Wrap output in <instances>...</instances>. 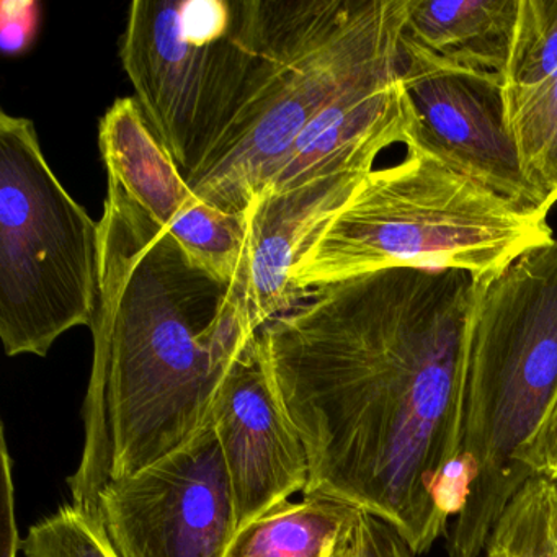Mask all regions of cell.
Listing matches in <instances>:
<instances>
[{"label": "cell", "mask_w": 557, "mask_h": 557, "mask_svg": "<svg viewBox=\"0 0 557 557\" xmlns=\"http://www.w3.org/2000/svg\"><path fill=\"white\" fill-rule=\"evenodd\" d=\"M474 288L462 270H380L309 289L259 331L308 451L305 494L374 515L416 556L449 530L435 495L461 456Z\"/></svg>", "instance_id": "1"}, {"label": "cell", "mask_w": 557, "mask_h": 557, "mask_svg": "<svg viewBox=\"0 0 557 557\" xmlns=\"http://www.w3.org/2000/svg\"><path fill=\"white\" fill-rule=\"evenodd\" d=\"M99 148L109 177L165 227L194 262L231 285L239 280L247 256L246 213H224L190 190L135 97L115 100L107 110Z\"/></svg>", "instance_id": "9"}, {"label": "cell", "mask_w": 557, "mask_h": 557, "mask_svg": "<svg viewBox=\"0 0 557 557\" xmlns=\"http://www.w3.org/2000/svg\"><path fill=\"white\" fill-rule=\"evenodd\" d=\"M524 471L530 475H557V391L524 451Z\"/></svg>", "instance_id": "21"}, {"label": "cell", "mask_w": 557, "mask_h": 557, "mask_svg": "<svg viewBox=\"0 0 557 557\" xmlns=\"http://www.w3.org/2000/svg\"><path fill=\"white\" fill-rule=\"evenodd\" d=\"M92 517L119 557H226L237 518L213 422L178 451L107 485Z\"/></svg>", "instance_id": "8"}, {"label": "cell", "mask_w": 557, "mask_h": 557, "mask_svg": "<svg viewBox=\"0 0 557 557\" xmlns=\"http://www.w3.org/2000/svg\"><path fill=\"white\" fill-rule=\"evenodd\" d=\"M360 508L311 492L237 530L226 557H324L357 524Z\"/></svg>", "instance_id": "14"}, {"label": "cell", "mask_w": 557, "mask_h": 557, "mask_svg": "<svg viewBox=\"0 0 557 557\" xmlns=\"http://www.w3.org/2000/svg\"><path fill=\"white\" fill-rule=\"evenodd\" d=\"M484 557H557V475L534 474L495 524Z\"/></svg>", "instance_id": "16"}, {"label": "cell", "mask_w": 557, "mask_h": 557, "mask_svg": "<svg viewBox=\"0 0 557 557\" xmlns=\"http://www.w3.org/2000/svg\"><path fill=\"white\" fill-rule=\"evenodd\" d=\"M508 128L531 184L557 203V73L531 89L502 90Z\"/></svg>", "instance_id": "15"}, {"label": "cell", "mask_w": 557, "mask_h": 557, "mask_svg": "<svg viewBox=\"0 0 557 557\" xmlns=\"http://www.w3.org/2000/svg\"><path fill=\"white\" fill-rule=\"evenodd\" d=\"M100 224L84 448L67 479L92 515L100 492L187 446L213 422L252 332L233 285L198 265L115 178Z\"/></svg>", "instance_id": "2"}, {"label": "cell", "mask_w": 557, "mask_h": 557, "mask_svg": "<svg viewBox=\"0 0 557 557\" xmlns=\"http://www.w3.org/2000/svg\"><path fill=\"white\" fill-rule=\"evenodd\" d=\"M557 73V0H520L505 89H531Z\"/></svg>", "instance_id": "17"}, {"label": "cell", "mask_w": 557, "mask_h": 557, "mask_svg": "<svg viewBox=\"0 0 557 557\" xmlns=\"http://www.w3.org/2000/svg\"><path fill=\"white\" fill-rule=\"evenodd\" d=\"M120 60L149 128L187 178L246 87V0H135Z\"/></svg>", "instance_id": "7"}, {"label": "cell", "mask_w": 557, "mask_h": 557, "mask_svg": "<svg viewBox=\"0 0 557 557\" xmlns=\"http://www.w3.org/2000/svg\"><path fill=\"white\" fill-rule=\"evenodd\" d=\"M41 5L35 0H4L0 5V47L5 57H18L34 44Z\"/></svg>", "instance_id": "19"}, {"label": "cell", "mask_w": 557, "mask_h": 557, "mask_svg": "<svg viewBox=\"0 0 557 557\" xmlns=\"http://www.w3.org/2000/svg\"><path fill=\"white\" fill-rule=\"evenodd\" d=\"M100 224L51 171L34 122L0 113V338L47 357L99 302Z\"/></svg>", "instance_id": "6"}, {"label": "cell", "mask_w": 557, "mask_h": 557, "mask_svg": "<svg viewBox=\"0 0 557 557\" xmlns=\"http://www.w3.org/2000/svg\"><path fill=\"white\" fill-rule=\"evenodd\" d=\"M213 425L230 475L237 530L305 494L311 466L267 367L259 334L231 368L214 406Z\"/></svg>", "instance_id": "10"}, {"label": "cell", "mask_w": 557, "mask_h": 557, "mask_svg": "<svg viewBox=\"0 0 557 557\" xmlns=\"http://www.w3.org/2000/svg\"><path fill=\"white\" fill-rule=\"evenodd\" d=\"M557 391V237L475 283L462 371L461 455L474 468L449 524V557L484 556L507 505L531 478L523 459Z\"/></svg>", "instance_id": "5"}, {"label": "cell", "mask_w": 557, "mask_h": 557, "mask_svg": "<svg viewBox=\"0 0 557 557\" xmlns=\"http://www.w3.org/2000/svg\"><path fill=\"white\" fill-rule=\"evenodd\" d=\"M520 0H409L406 71L474 77L505 89Z\"/></svg>", "instance_id": "13"}, {"label": "cell", "mask_w": 557, "mask_h": 557, "mask_svg": "<svg viewBox=\"0 0 557 557\" xmlns=\"http://www.w3.org/2000/svg\"><path fill=\"white\" fill-rule=\"evenodd\" d=\"M21 549L25 557H119L99 521L73 504L34 524Z\"/></svg>", "instance_id": "18"}, {"label": "cell", "mask_w": 557, "mask_h": 557, "mask_svg": "<svg viewBox=\"0 0 557 557\" xmlns=\"http://www.w3.org/2000/svg\"><path fill=\"white\" fill-rule=\"evenodd\" d=\"M360 177L319 178L288 191L262 190L246 210L247 256L233 285L250 331L295 308L302 296L293 288L292 270L315 231L348 200Z\"/></svg>", "instance_id": "12"}, {"label": "cell", "mask_w": 557, "mask_h": 557, "mask_svg": "<svg viewBox=\"0 0 557 557\" xmlns=\"http://www.w3.org/2000/svg\"><path fill=\"white\" fill-rule=\"evenodd\" d=\"M355 543L357 557H416L394 528L367 511L358 517Z\"/></svg>", "instance_id": "20"}, {"label": "cell", "mask_w": 557, "mask_h": 557, "mask_svg": "<svg viewBox=\"0 0 557 557\" xmlns=\"http://www.w3.org/2000/svg\"><path fill=\"white\" fill-rule=\"evenodd\" d=\"M0 446H2V505H4V557H15L21 549L17 521H15L14 479H12V459L5 443L4 426L0 429Z\"/></svg>", "instance_id": "22"}, {"label": "cell", "mask_w": 557, "mask_h": 557, "mask_svg": "<svg viewBox=\"0 0 557 557\" xmlns=\"http://www.w3.org/2000/svg\"><path fill=\"white\" fill-rule=\"evenodd\" d=\"M409 0H246L250 64L239 106L188 175L205 203L246 213L306 128L341 97L404 73Z\"/></svg>", "instance_id": "3"}, {"label": "cell", "mask_w": 557, "mask_h": 557, "mask_svg": "<svg viewBox=\"0 0 557 557\" xmlns=\"http://www.w3.org/2000/svg\"><path fill=\"white\" fill-rule=\"evenodd\" d=\"M358 521V520H357ZM357 527V524H355ZM355 527L345 533L324 557H357V543H355Z\"/></svg>", "instance_id": "23"}, {"label": "cell", "mask_w": 557, "mask_h": 557, "mask_svg": "<svg viewBox=\"0 0 557 557\" xmlns=\"http://www.w3.org/2000/svg\"><path fill=\"white\" fill-rule=\"evenodd\" d=\"M546 208H528L456 171L423 146L363 178L309 239L292 270L299 295L397 269L462 270L475 283L556 239Z\"/></svg>", "instance_id": "4"}, {"label": "cell", "mask_w": 557, "mask_h": 557, "mask_svg": "<svg viewBox=\"0 0 557 557\" xmlns=\"http://www.w3.org/2000/svg\"><path fill=\"white\" fill-rule=\"evenodd\" d=\"M404 81L419 119L409 146H423L456 171L528 210L554 207L524 174L500 87L449 73L404 71Z\"/></svg>", "instance_id": "11"}]
</instances>
